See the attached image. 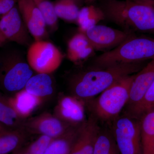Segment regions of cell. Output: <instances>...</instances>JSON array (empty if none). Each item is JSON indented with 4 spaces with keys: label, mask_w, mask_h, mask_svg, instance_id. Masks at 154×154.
I'll use <instances>...</instances> for the list:
<instances>
[{
    "label": "cell",
    "mask_w": 154,
    "mask_h": 154,
    "mask_svg": "<svg viewBox=\"0 0 154 154\" xmlns=\"http://www.w3.org/2000/svg\"><path fill=\"white\" fill-rule=\"evenodd\" d=\"M8 129V128H6V127H5L3 125L1 124L0 123V131Z\"/></svg>",
    "instance_id": "1f68e13d"
},
{
    "label": "cell",
    "mask_w": 154,
    "mask_h": 154,
    "mask_svg": "<svg viewBox=\"0 0 154 154\" xmlns=\"http://www.w3.org/2000/svg\"><path fill=\"white\" fill-rule=\"evenodd\" d=\"M94 154H120L113 134L106 131L100 130Z\"/></svg>",
    "instance_id": "cb8c5ba5"
},
{
    "label": "cell",
    "mask_w": 154,
    "mask_h": 154,
    "mask_svg": "<svg viewBox=\"0 0 154 154\" xmlns=\"http://www.w3.org/2000/svg\"><path fill=\"white\" fill-rule=\"evenodd\" d=\"M0 15H1V13H0Z\"/></svg>",
    "instance_id": "e575fe53"
},
{
    "label": "cell",
    "mask_w": 154,
    "mask_h": 154,
    "mask_svg": "<svg viewBox=\"0 0 154 154\" xmlns=\"http://www.w3.org/2000/svg\"><path fill=\"white\" fill-rule=\"evenodd\" d=\"M105 18V15L100 8L93 5L84 7L80 10L76 20L79 32L82 33Z\"/></svg>",
    "instance_id": "7402d4cb"
},
{
    "label": "cell",
    "mask_w": 154,
    "mask_h": 154,
    "mask_svg": "<svg viewBox=\"0 0 154 154\" xmlns=\"http://www.w3.org/2000/svg\"><path fill=\"white\" fill-rule=\"evenodd\" d=\"M114 119L113 135L120 154H142L140 119L128 114Z\"/></svg>",
    "instance_id": "8992f818"
},
{
    "label": "cell",
    "mask_w": 154,
    "mask_h": 154,
    "mask_svg": "<svg viewBox=\"0 0 154 154\" xmlns=\"http://www.w3.org/2000/svg\"><path fill=\"white\" fill-rule=\"evenodd\" d=\"M85 103L72 95L61 96L54 107L53 114L70 126H80L86 121Z\"/></svg>",
    "instance_id": "8fae6325"
},
{
    "label": "cell",
    "mask_w": 154,
    "mask_h": 154,
    "mask_svg": "<svg viewBox=\"0 0 154 154\" xmlns=\"http://www.w3.org/2000/svg\"><path fill=\"white\" fill-rule=\"evenodd\" d=\"M142 154H153L154 149V109L140 118Z\"/></svg>",
    "instance_id": "ffe728a7"
},
{
    "label": "cell",
    "mask_w": 154,
    "mask_h": 154,
    "mask_svg": "<svg viewBox=\"0 0 154 154\" xmlns=\"http://www.w3.org/2000/svg\"><path fill=\"white\" fill-rule=\"evenodd\" d=\"M154 80V59L135 75L131 86L127 104L128 115H132L140 104Z\"/></svg>",
    "instance_id": "4fadbf2b"
},
{
    "label": "cell",
    "mask_w": 154,
    "mask_h": 154,
    "mask_svg": "<svg viewBox=\"0 0 154 154\" xmlns=\"http://www.w3.org/2000/svg\"><path fill=\"white\" fill-rule=\"evenodd\" d=\"M80 126L72 127L64 134L53 139L43 154H69Z\"/></svg>",
    "instance_id": "44dd1931"
},
{
    "label": "cell",
    "mask_w": 154,
    "mask_h": 154,
    "mask_svg": "<svg viewBox=\"0 0 154 154\" xmlns=\"http://www.w3.org/2000/svg\"><path fill=\"white\" fill-rule=\"evenodd\" d=\"M81 0H58L54 4L58 18L68 22H76L80 9L79 3Z\"/></svg>",
    "instance_id": "603a6c76"
},
{
    "label": "cell",
    "mask_w": 154,
    "mask_h": 154,
    "mask_svg": "<svg viewBox=\"0 0 154 154\" xmlns=\"http://www.w3.org/2000/svg\"><path fill=\"white\" fill-rule=\"evenodd\" d=\"M17 0H0V13L4 15L15 7Z\"/></svg>",
    "instance_id": "83f0119b"
},
{
    "label": "cell",
    "mask_w": 154,
    "mask_h": 154,
    "mask_svg": "<svg viewBox=\"0 0 154 154\" xmlns=\"http://www.w3.org/2000/svg\"><path fill=\"white\" fill-rule=\"evenodd\" d=\"M134 34V33H133ZM131 35L112 50L96 57L94 63L99 67L117 63L143 62L154 59V38Z\"/></svg>",
    "instance_id": "3957f363"
},
{
    "label": "cell",
    "mask_w": 154,
    "mask_h": 154,
    "mask_svg": "<svg viewBox=\"0 0 154 154\" xmlns=\"http://www.w3.org/2000/svg\"><path fill=\"white\" fill-rule=\"evenodd\" d=\"M7 96L0 91V123L8 129L22 128L25 120L19 117Z\"/></svg>",
    "instance_id": "d6986e66"
},
{
    "label": "cell",
    "mask_w": 154,
    "mask_h": 154,
    "mask_svg": "<svg viewBox=\"0 0 154 154\" xmlns=\"http://www.w3.org/2000/svg\"><path fill=\"white\" fill-rule=\"evenodd\" d=\"M63 58L55 45L44 40L35 41L27 52V62L37 73L50 74L59 67Z\"/></svg>",
    "instance_id": "52a82bcc"
},
{
    "label": "cell",
    "mask_w": 154,
    "mask_h": 154,
    "mask_svg": "<svg viewBox=\"0 0 154 154\" xmlns=\"http://www.w3.org/2000/svg\"><path fill=\"white\" fill-rule=\"evenodd\" d=\"M143 62L115 64L80 72L70 82L72 95L88 102L122 78L139 71Z\"/></svg>",
    "instance_id": "6da1fadb"
},
{
    "label": "cell",
    "mask_w": 154,
    "mask_h": 154,
    "mask_svg": "<svg viewBox=\"0 0 154 154\" xmlns=\"http://www.w3.org/2000/svg\"><path fill=\"white\" fill-rule=\"evenodd\" d=\"M28 134L24 127L0 131V154H12L21 149Z\"/></svg>",
    "instance_id": "2e32d148"
},
{
    "label": "cell",
    "mask_w": 154,
    "mask_h": 154,
    "mask_svg": "<svg viewBox=\"0 0 154 154\" xmlns=\"http://www.w3.org/2000/svg\"><path fill=\"white\" fill-rule=\"evenodd\" d=\"M43 15L47 26L51 30L58 27V17L56 14L54 4L50 0H33Z\"/></svg>",
    "instance_id": "d4e9b609"
},
{
    "label": "cell",
    "mask_w": 154,
    "mask_h": 154,
    "mask_svg": "<svg viewBox=\"0 0 154 154\" xmlns=\"http://www.w3.org/2000/svg\"><path fill=\"white\" fill-rule=\"evenodd\" d=\"M135 75L122 78L91 102V109L97 118L107 121L117 117L128 102Z\"/></svg>",
    "instance_id": "5b68a950"
},
{
    "label": "cell",
    "mask_w": 154,
    "mask_h": 154,
    "mask_svg": "<svg viewBox=\"0 0 154 154\" xmlns=\"http://www.w3.org/2000/svg\"><path fill=\"white\" fill-rule=\"evenodd\" d=\"M18 8L28 32L35 41L47 38L46 22L33 0H18Z\"/></svg>",
    "instance_id": "7c38bea8"
},
{
    "label": "cell",
    "mask_w": 154,
    "mask_h": 154,
    "mask_svg": "<svg viewBox=\"0 0 154 154\" xmlns=\"http://www.w3.org/2000/svg\"><path fill=\"white\" fill-rule=\"evenodd\" d=\"M153 154H154V151H153Z\"/></svg>",
    "instance_id": "836d02e7"
},
{
    "label": "cell",
    "mask_w": 154,
    "mask_h": 154,
    "mask_svg": "<svg viewBox=\"0 0 154 154\" xmlns=\"http://www.w3.org/2000/svg\"><path fill=\"white\" fill-rule=\"evenodd\" d=\"M72 127L65 123L54 114L43 113L26 119L23 127L28 134L44 135L54 139L68 131Z\"/></svg>",
    "instance_id": "ba28073f"
},
{
    "label": "cell",
    "mask_w": 154,
    "mask_h": 154,
    "mask_svg": "<svg viewBox=\"0 0 154 154\" xmlns=\"http://www.w3.org/2000/svg\"><path fill=\"white\" fill-rule=\"evenodd\" d=\"M94 50H102L119 45L133 33L121 31L105 25H96L82 33Z\"/></svg>",
    "instance_id": "9c48e42d"
},
{
    "label": "cell",
    "mask_w": 154,
    "mask_h": 154,
    "mask_svg": "<svg viewBox=\"0 0 154 154\" xmlns=\"http://www.w3.org/2000/svg\"><path fill=\"white\" fill-rule=\"evenodd\" d=\"M154 109V80L143 99L130 116L140 119L146 113Z\"/></svg>",
    "instance_id": "484cf974"
},
{
    "label": "cell",
    "mask_w": 154,
    "mask_h": 154,
    "mask_svg": "<svg viewBox=\"0 0 154 154\" xmlns=\"http://www.w3.org/2000/svg\"><path fill=\"white\" fill-rule=\"evenodd\" d=\"M11 105L19 117L28 119L43 102L44 99L28 93L25 89L9 97Z\"/></svg>",
    "instance_id": "9a60e30c"
},
{
    "label": "cell",
    "mask_w": 154,
    "mask_h": 154,
    "mask_svg": "<svg viewBox=\"0 0 154 154\" xmlns=\"http://www.w3.org/2000/svg\"><path fill=\"white\" fill-rule=\"evenodd\" d=\"M12 154H30L27 150L26 149L24 150H22V149Z\"/></svg>",
    "instance_id": "f546056e"
},
{
    "label": "cell",
    "mask_w": 154,
    "mask_h": 154,
    "mask_svg": "<svg viewBox=\"0 0 154 154\" xmlns=\"http://www.w3.org/2000/svg\"><path fill=\"white\" fill-rule=\"evenodd\" d=\"M100 130L95 119L86 120L79 128L69 154H94Z\"/></svg>",
    "instance_id": "5bb4252c"
},
{
    "label": "cell",
    "mask_w": 154,
    "mask_h": 154,
    "mask_svg": "<svg viewBox=\"0 0 154 154\" xmlns=\"http://www.w3.org/2000/svg\"><path fill=\"white\" fill-rule=\"evenodd\" d=\"M25 89L30 94L44 99L53 94L54 87L49 74L37 73L30 78Z\"/></svg>",
    "instance_id": "ac0fdd59"
},
{
    "label": "cell",
    "mask_w": 154,
    "mask_h": 154,
    "mask_svg": "<svg viewBox=\"0 0 154 154\" xmlns=\"http://www.w3.org/2000/svg\"><path fill=\"white\" fill-rule=\"evenodd\" d=\"M94 51L85 35L79 32L69 41L67 56L71 61L79 62L91 56Z\"/></svg>",
    "instance_id": "e0dca14e"
},
{
    "label": "cell",
    "mask_w": 154,
    "mask_h": 154,
    "mask_svg": "<svg viewBox=\"0 0 154 154\" xmlns=\"http://www.w3.org/2000/svg\"><path fill=\"white\" fill-rule=\"evenodd\" d=\"M28 32L17 6L3 15L0 19V33L7 41L28 45L30 40Z\"/></svg>",
    "instance_id": "30bf717a"
},
{
    "label": "cell",
    "mask_w": 154,
    "mask_h": 154,
    "mask_svg": "<svg viewBox=\"0 0 154 154\" xmlns=\"http://www.w3.org/2000/svg\"><path fill=\"white\" fill-rule=\"evenodd\" d=\"M153 5L138 0H105L100 8L105 17L125 31L154 34Z\"/></svg>",
    "instance_id": "7a4b0ae2"
},
{
    "label": "cell",
    "mask_w": 154,
    "mask_h": 154,
    "mask_svg": "<svg viewBox=\"0 0 154 154\" xmlns=\"http://www.w3.org/2000/svg\"><path fill=\"white\" fill-rule=\"evenodd\" d=\"M7 41V39L0 33V47L2 46L3 45L5 44Z\"/></svg>",
    "instance_id": "f1b7e54d"
},
{
    "label": "cell",
    "mask_w": 154,
    "mask_h": 154,
    "mask_svg": "<svg viewBox=\"0 0 154 154\" xmlns=\"http://www.w3.org/2000/svg\"><path fill=\"white\" fill-rule=\"evenodd\" d=\"M28 62L15 51L0 54V91L9 97L25 89L33 75Z\"/></svg>",
    "instance_id": "277c9868"
},
{
    "label": "cell",
    "mask_w": 154,
    "mask_h": 154,
    "mask_svg": "<svg viewBox=\"0 0 154 154\" xmlns=\"http://www.w3.org/2000/svg\"><path fill=\"white\" fill-rule=\"evenodd\" d=\"M138 1L144 2L149 3V4H152L153 5L154 3V0H138Z\"/></svg>",
    "instance_id": "4dcf8cb0"
},
{
    "label": "cell",
    "mask_w": 154,
    "mask_h": 154,
    "mask_svg": "<svg viewBox=\"0 0 154 154\" xmlns=\"http://www.w3.org/2000/svg\"><path fill=\"white\" fill-rule=\"evenodd\" d=\"M95 1L96 0H85V2L87 3H91Z\"/></svg>",
    "instance_id": "d6a6232c"
},
{
    "label": "cell",
    "mask_w": 154,
    "mask_h": 154,
    "mask_svg": "<svg viewBox=\"0 0 154 154\" xmlns=\"http://www.w3.org/2000/svg\"><path fill=\"white\" fill-rule=\"evenodd\" d=\"M53 140L48 136L40 135L26 150L30 154H43Z\"/></svg>",
    "instance_id": "4316f807"
}]
</instances>
